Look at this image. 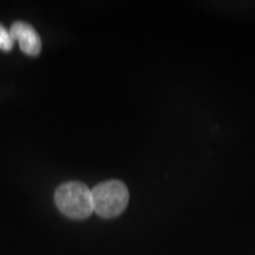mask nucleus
<instances>
[{"mask_svg":"<svg viewBox=\"0 0 255 255\" xmlns=\"http://www.w3.org/2000/svg\"><path fill=\"white\" fill-rule=\"evenodd\" d=\"M55 201L60 212L71 219H87L94 213L91 189L82 182H68L59 186Z\"/></svg>","mask_w":255,"mask_h":255,"instance_id":"f257e3e1","label":"nucleus"},{"mask_svg":"<svg viewBox=\"0 0 255 255\" xmlns=\"http://www.w3.org/2000/svg\"><path fill=\"white\" fill-rule=\"evenodd\" d=\"M91 194L94 212L104 219L122 214L129 203V190L126 184L117 180L97 184Z\"/></svg>","mask_w":255,"mask_h":255,"instance_id":"f03ea898","label":"nucleus"},{"mask_svg":"<svg viewBox=\"0 0 255 255\" xmlns=\"http://www.w3.org/2000/svg\"><path fill=\"white\" fill-rule=\"evenodd\" d=\"M9 33L14 43L18 41L23 52L28 56H38L41 50V40L39 34L33 26L24 21H17L9 28Z\"/></svg>","mask_w":255,"mask_h":255,"instance_id":"7ed1b4c3","label":"nucleus"},{"mask_svg":"<svg viewBox=\"0 0 255 255\" xmlns=\"http://www.w3.org/2000/svg\"><path fill=\"white\" fill-rule=\"evenodd\" d=\"M13 44L14 40L11 33H9V31L4 25L0 24V49L4 51H9L13 47Z\"/></svg>","mask_w":255,"mask_h":255,"instance_id":"20e7f679","label":"nucleus"}]
</instances>
